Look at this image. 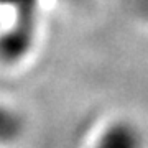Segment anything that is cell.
I'll use <instances>...</instances> for the list:
<instances>
[{"mask_svg": "<svg viewBox=\"0 0 148 148\" xmlns=\"http://www.w3.org/2000/svg\"><path fill=\"white\" fill-rule=\"evenodd\" d=\"M94 148H140V137L133 125L115 122L102 132Z\"/></svg>", "mask_w": 148, "mask_h": 148, "instance_id": "2", "label": "cell"}, {"mask_svg": "<svg viewBox=\"0 0 148 148\" xmlns=\"http://www.w3.org/2000/svg\"><path fill=\"white\" fill-rule=\"evenodd\" d=\"M13 12V21L0 35V61L16 63L30 53L38 28V0H0Z\"/></svg>", "mask_w": 148, "mask_h": 148, "instance_id": "1", "label": "cell"}, {"mask_svg": "<svg viewBox=\"0 0 148 148\" xmlns=\"http://www.w3.org/2000/svg\"><path fill=\"white\" fill-rule=\"evenodd\" d=\"M21 132L20 117L0 104V145L13 142Z\"/></svg>", "mask_w": 148, "mask_h": 148, "instance_id": "3", "label": "cell"}]
</instances>
